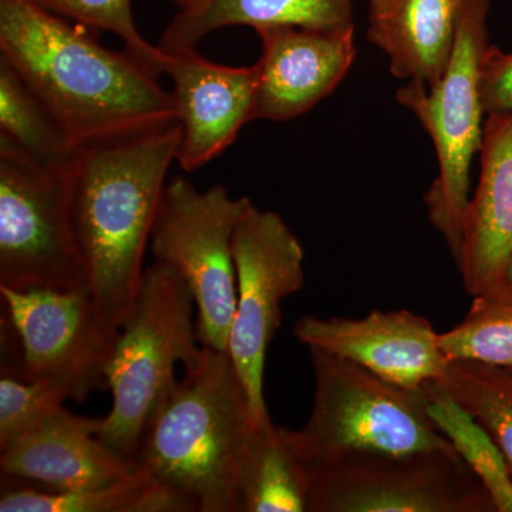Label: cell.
<instances>
[{
  "label": "cell",
  "mask_w": 512,
  "mask_h": 512,
  "mask_svg": "<svg viewBox=\"0 0 512 512\" xmlns=\"http://www.w3.org/2000/svg\"><path fill=\"white\" fill-rule=\"evenodd\" d=\"M237 311L228 353L247 392L256 426L269 423L264 396L266 353L281 326L282 303L305 284V252L274 211L249 205L235 229Z\"/></svg>",
  "instance_id": "9c48e42d"
},
{
  "label": "cell",
  "mask_w": 512,
  "mask_h": 512,
  "mask_svg": "<svg viewBox=\"0 0 512 512\" xmlns=\"http://www.w3.org/2000/svg\"><path fill=\"white\" fill-rule=\"evenodd\" d=\"M164 73L173 80L181 130L175 163L192 173L221 156L254 120L255 67L221 66L187 49L168 53Z\"/></svg>",
  "instance_id": "5bb4252c"
},
{
  "label": "cell",
  "mask_w": 512,
  "mask_h": 512,
  "mask_svg": "<svg viewBox=\"0 0 512 512\" xmlns=\"http://www.w3.org/2000/svg\"><path fill=\"white\" fill-rule=\"evenodd\" d=\"M480 96L485 116L512 114V52L487 47L481 60Z\"/></svg>",
  "instance_id": "4316f807"
},
{
  "label": "cell",
  "mask_w": 512,
  "mask_h": 512,
  "mask_svg": "<svg viewBox=\"0 0 512 512\" xmlns=\"http://www.w3.org/2000/svg\"><path fill=\"white\" fill-rule=\"evenodd\" d=\"M467 0H369L366 37L390 73L434 86L446 73Z\"/></svg>",
  "instance_id": "e0dca14e"
},
{
  "label": "cell",
  "mask_w": 512,
  "mask_h": 512,
  "mask_svg": "<svg viewBox=\"0 0 512 512\" xmlns=\"http://www.w3.org/2000/svg\"><path fill=\"white\" fill-rule=\"evenodd\" d=\"M488 299V298H485ZM498 301L511 302L512 303V265L510 269V275H508L507 285H505L504 291L497 296Z\"/></svg>",
  "instance_id": "83f0119b"
},
{
  "label": "cell",
  "mask_w": 512,
  "mask_h": 512,
  "mask_svg": "<svg viewBox=\"0 0 512 512\" xmlns=\"http://www.w3.org/2000/svg\"><path fill=\"white\" fill-rule=\"evenodd\" d=\"M173 2L178 6V8H180V10H183L194 8V6L200 5L204 0H173Z\"/></svg>",
  "instance_id": "f1b7e54d"
},
{
  "label": "cell",
  "mask_w": 512,
  "mask_h": 512,
  "mask_svg": "<svg viewBox=\"0 0 512 512\" xmlns=\"http://www.w3.org/2000/svg\"><path fill=\"white\" fill-rule=\"evenodd\" d=\"M420 390L431 420L480 478L495 511L512 512L511 468L487 430L439 382L424 384Z\"/></svg>",
  "instance_id": "44dd1931"
},
{
  "label": "cell",
  "mask_w": 512,
  "mask_h": 512,
  "mask_svg": "<svg viewBox=\"0 0 512 512\" xmlns=\"http://www.w3.org/2000/svg\"><path fill=\"white\" fill-rule=\"evenodd\" d=\"M2 512H192L183 498L136 474L106 487L55 493L35 487H9L0 497Z\"/></svg>",
  "instance_id": "ffe728a7"
},
{
  "label": "cell",
  "mask_w": 512,
  "mask_h": 512,
  "mask_svg": "<svg viewBox=\"0 0 512 512\" xmlns=\"http://www.w3.org/2000/svg\"><path fill=\"white\" fill-rule=\"evenodd\" d=\"M481 170L461 225L456 264L474 298H497L512 265V114H488Z\"/></svg>",
  "instance_id": "2e32d148"
},
{
  "label": "cell",
  "mask_w": 512,
  "mask_h": 512,
  "mask_svg": "<svg viewBox=\"0 0 512 512\" xmlns=\"http://www.w3.org/2000/svg\"><path fill=\"white\" fill-rule=\"evenodd\" d=\"M448 360L512 367V303L474 298L463 322L440 333Z\"/></svg>",
  "instance_id": "cb8c5ba5"
},
{
  "label": "cell",
  "mask_w": 512,
  "mask_h": 512,
  "mask_svg": "<svg viewBox=\"0 0 512 512\" xmlns=\"http://www.w3.org/2000/svg\"><path fill=\"white\" fill-rule=\"evenodd\" d=\"M0 285L16 291L87 286L74 239L66 165H47L0 137Z\"/></svg>",
  "instance_id": "ba28073f"
},
{
  "label": "cell",
  "mask_w": 512,
  "mask_h": 512,
  "mask_svg": "<svg viewBox=\"0 0 512 512\" xmlns=\"http://www.w3.org/2000/svg\"><path fill=\"white\" fill-rule=\"evenodd\" d=\"M3 306L22 348L13 377L72 384L79 402L107 389L106 369L119 333L107 328L90 289L16 291L0 285Z\"/></svg>",
  "instance_id": "8fae6325"
},
{
  "label": "cell",
  "mask_w": 512,
  "mask_h": 512,
  "mask_svg": "<svg viewBox=\"0 0 512 512\" xmlns=\"http://www.w3.org/2000/svg\"><path fill=\"white\" fill-rule=\"evenodd\" d=\"M148 423L136 464L192 512L241 511V468L256 424L231 356L202 346Z\"/></svg>",
  "instance_id": "3957f363"
},
{
  "label": "cell",
  "mask_w": 512,
  "mask_h": 512,
  "mask_svg": "<svg viewBox=\"0 0 512 512\" xmlns=\"http://www.w3.org/2000/svg\"><path fill=\"white\" fill-rule=\"evenodd\" d=\"M309 355L311 414L302 429L285 433L311 476L355 458L457 451L431 420L421 390L386 382L325 350L311 348Z\"/></svg>",
  "instance_id": "277c9868"
},
{
  "label": "cell",
  "mask_w": 512,
  "mask_h": 512,
  "mask_svg": "<svg viewBox=\"0 0 512 512\" xmlns=\"http://www.w3.org/2000/svg\"><path fill=\"white\" fill-rule=\"evenodd\" d=\"M194 308L190 288L174 269L157 261L144 269L107 365L113 407L97 433L134 463L148 423L177 384L175 366L194 365L201 356Z\"/></svg>",
  "instance_id": "5b68a950"
},
{
  "label": "cell",
  "mask_w": 512,
  "mask_h": 512,
  "mask_svg": "<svg viewBox=\"0 0 512 512\" xmlns=\"http://www.w3.org/2000/svg\"><path fill=\"white\" fill-rule=\"evenodd\" d=\"M490 0H467L446 73L434 84L407 82L396 100L412 111L436 148L439 174L424 204L430 224L446 239L457 261L461 225L470 201V170L483 143L481 60L488 43Z\"/></svg>",
  "instance_id": "8992f818"
},
{
  "label": "cell",
  "mask_w": 512,
  "mask_h": 512,
  "mask_svg": "<svg viewBox=\"0 0 512 512\" xmlns=\"http://www.w3.org/2000/svg\"><path fill=\"white\" fill-rule=\"evenodd\" d=\"M229 26H299L340 29L353 25V0H204L180 10L164 30V52L195 49L208 33Z\"/></svg>",
  "instance_id": "ac0fdd59"
},
{
  "label": "cell",
  "mask_w": 512,
  "mask_h": 512,
  "mask_svg": "<svg viewBox=\"0 0 512 512\" xmlns=\"http://www.w3.org/2000/svg\"><path fill=\"white\" fill-rule=\"evenodd\" d=\"M251 204L247 197H231L224 185L198 191L187 178L175 177L158 205L151 254L190 288L204 348L228 352L238 301L232 241Z\"/></svg>",
  "instance_id": "52a82bcc"
},
{
  "label": "cell",
  "mask_w": 512,
  "mask_h": 512,
  "mask_svg": "<svg viewBox=\"0 0 512 512\" xmlns=\"http://www.w3.org/2000/svg\"><path fill=\"white\" fill-rule=\"evenodd\" d=\"M255 32L262 56L254 64V120L281 123L308 113L338 89L356 59L355 26H264Z\"/></svg>",
  "instance_id": "4fadbf2b"
},
{
  "label": "cell",
  "mask_w": 512,
  "mask_h": 512,
  "mask_svg": "<svg viewBox=\"0 0 512 512\" xmlns=\"http://www.w3.org/2000/svg\"><path fill=\"white\" fill-rule=\"evenodd\" d=\"M437 382L487 430L512 473V367L450 360Z\"/></svg>",
  "instance_id": "603a6c76"
},
{
  "label": "cell",
  "mask_w": 512,
  "mask_h": 512,
  "mask_svg": "<svg viewBox=\"0 0 512 512\" xmlns=\"http://www.w3.org/2000/svg\"><path fill=\"white\" fill-rule=\"evenodd\" d=\"M493 501L457 451L365 457L316 471L308 512H491Z\"/></svg>",
  "instance_id": "30bf717a"
},
{
  "label": "cell",
  "mask_w": 512,
  "mask_h": 512,
  "mask_svg": "<svg viewBox=\"0 0 512 512\" xmlns=\"http://www.w3.org/2000/svg\"><path fill=\"white\" fill-rule=\"evenodd\" d=\"M311 474L272 421L256 426L241 468L242 512H308Z\"/></svg>",
  "instance_id": "d6986e66"
},
{
  "label": "cell",
  "mask_w": 512,
  "mask_h": 512,
  "mask_svg": "<svg viewBox=\"0 0 512 512\" xmlns=\"http://www.w3.org/2000/svg\"><path fill=\"white\" fill-rule=\"evenodd\" d=\"M293 335L308 346L350 360L406 390L446 375L450 360L440 348V333L423 316L406 311H372L362 319L302 316Z\"/></svg>",
  "instance_id": "7c38bea8"
},
{
  "label": "cell",
  "mask_w": 512,
  "mask_h": 512,
  "mask_svg": "<svg viewBox=\"0 0 512 512\" xmlns=\"http://www.w3.org/2000/svg\"><path fill=\"white\" fill-rule=\"evenodd\" d=\"M101 419L60 407L18 439L0 447V470L9 481H30L37 490L70 493L120 483L138 471L97 436Z\"/></svg>",
  "instance_id": "9a60e30c"
},
{
  "label": "cell",
  "mask_w": 512,
  "mask_h": 512,
  "mask_svg": "<svg viewBox=\"0 0 512 512\" xmlns=\"http://www.w3.org/2000/svg\"><path fill=\"white\" fill-rule=\"evenodd\" d=\"M60 16L76 20L86 28L107 30L119 37L124 50L136 57L151 73L160 77L168 53L153 46L138 32L131 0H37Z\"/></svg>",
  "instance_id": "d4e9b609"
},
{
  "label": "cell",
  "mask_w": 512,
  "mask_h": 512,
  "mask_svg": "<svg viewBox=\"0 0 512 512\" xmlns=\"http://www.w3.org/2000/svg\"><path fill=\"white\" fill-rule=\"evenodd\" d=\"M69 399L79 402L76 389L62 380L43 377L26 382L3 375L0 379V447L33 429Z\"/></svg>",
  "instance_id": "484cf974"
},
{
  "label": "cell",
  "mask_w": 512,
  "mask_h": 512,
  "mask_svg": "<svg viewBox=\"0 0 512 512\" xmlns=\"http://www.w3.org/2000/svg\"><path fill=\"white\" fill-rule=\"evenodd\" d=\"M180 136L178 119L165 121L87 141L67 161L74 239L94 303L113 333L133 308Z\"/></svg>",
  "instance_id": "6da1fadb"
},
{
  "label": "cell",
  "mask_w": 512,
  "mask_h": 512,
  "mask_svg": "<svg viewBox=\"0 0 512 512\" xmlns=\"http://www.w3.org/2000/svg\"><path fill=\"white\" fill-rule=\"evenodd\" d=\"M0 57L46 104L73 148L177 119L173 93L37 0H0Z\"/></svg>",
  "instance_id": "7a4b0ae2"
},
{
  "label": "cell",
  "mask_w": 512,
  "mask_h": 512,
  "mask_svg": "<svg viewBox=\"0 0 512 512\" xmlns=\"http://www.w3.org/2000/svg\"><path fill=\"white\" fill-rule=\"evenodd\" d=\"M0 137L47 165H66L73 146L46 104L0 57Z\"/></svg>",
  "instance_id": "7402d4cb"
}]
</instances>
